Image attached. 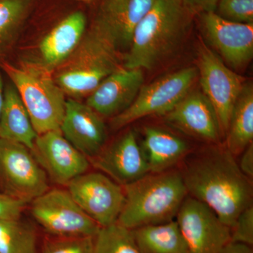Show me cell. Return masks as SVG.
<instances>
[{
    "label": "cell",
    "instance_id": "obj_1",
    "mask_svg": "<svg viewBox=\"0 0 253 253\" xmlns=\"http://www.w3.org/2000/svg\"><path fill=\"white\" fill-rule=\"evenodd\" d=\"M186 158L180 173L188 194L231 229L239 214L253 205V181L226 148H210Z\"/></svg>",
    "mask_w": 253,
    "mask_h": 253
},
{
    "label": "cell",
    "instance_id": "obj_2",
    "mask_svg": "<svg viewBox=\"0 0 253 253\" xmlns=\"http://www.w3.org/2000/svg\"><path fill=\"white\" fill-rule=\"evenodd\" d=\"M194 16L181 0H155L133 33L124 67H156L180 44Z\"/></svg>",
    "mask_w": 253,
    "mask_h": 253
},
{
    "label": "cell",
    "instance_id": "obj_3",
    "mask_svg": "<svg viewBox=\"0 0 253 253\" xmlns=\"http://www.w3.org/2000/svg\"><path fill=\"white\" fill-rule=\"evenodd\" d=\"M118 48L112 33L94 18L76 49L54 71L55 81L71 99L87 96L121 67Z\"/></svg>",
    "mask_w": 253,
    "mask_h": 253
},
{
    "label": "cell",
    "instance_id": "obj_4",
    "mask_svg": "<svg viewBox=\"0 0 253 253\" xmlns=\"http://www.w3.org/2000/svg\"><path fill=\"white\" fill-rule=\"evenodd\" d=\"M123 189L117 223L130 230L173 220L188 194L181 173L170 169L149 173Z\"/></svg>",
    "mask_w": 253,
    "mask_h": 253
},
{
    "label": "cell",
    "instance_id": "obj_5",
    "mask_svg": "<svg viewBox=\"0 0 253 253\" xmlns=\"http://www.w3.org/2000/svg\"><path fill=\"white\" fill-rule=\"evenodd\" d=\"M0 68L17 89L38 135L60 130L66 100L52 72L39 61H21L18 65L2 61Z\"/></svg>",
    "mask_w": 253,
    "mask_h": 253
},
{
    "label": "cell",
    "instance_id": "obj_6",
    "mask_svg": "<svg viewBox=\"0 0 253 253\" xmlns=\"http://www.w3.org/2000/svg\"><path fill=\"white\" fill-rule=\"evenodd\" d=\"M197 76V68L188 67L143 85L132 104L112 118L111 127L118 130L146 116H164L189 94Z\"/></svg>",
    "mask_w": 253,
    "mask_h": 253
},
{
    "label": "cell",
    "instance_id": "obj_7",
    "mask_svg": "<svg viewBox=\"0 0 253 253\" xmlns=\"http://www.w3.org/2000/svg\"><path fill=\"white\" fill-rule=\"evenodd\" d=\"M49 189V179L31 150L0 139V191L28 204Z\"/></svg>",
    "mask_w": 253,
    "mask_h": 253
},
{
    "label": "cell",
    "instance_id": "obj_8",
    "mask_svg": "<svg viewBox=\"0 0 253 253\" xmlns=\"http://www.w3.org/2000/svg\"><path fill=\"white\" fill-rule=\"evenodd\" d=\"M31 213L46 234L95 237L101 227L76 204L67 189H49L31 203Z\"/></svg>",
    "mask_w": 253,
    "mask_h": 253
},
{
    "label": "cell",
    "instance_id": "obj_9",
    "mask_svg": "<svg viewBox=\"0 0 253 253\" xmlns=\"http://www.w3.org/2000/svg\"><path fill=\"white\" fill-rule=\"evenodd\" d=\"M198 67L203 94L214 108L221 134L225 136L234 105L246 84L244 78L205 44L199 46Z\"/></svg>",
    "mask_w": 253,
    "mask_h": 253
},
{
    "label": "cell",
    "instance_id": "obj_10",
    "mask_svg": "<svg viewBox=\"0 0 253 253\" xmlns=\"http://www.w3.org/2000/svg\"><path fill=\"white\" fill-rule=\"evenodd\" d=\"M66 186L76 204L100 227L117 223L125 203L123 186L101 172L84 173Z\"/></svg>",
    "mask_w": 253,
    "mask_h": 253
},
{
    "label": "cell",
    "instance_id": "obj_11",
    "mask_svg": "<svg viewBox=\"0 0 253 253\" xmlns=\"http://www.w3.org/2000/svg\"><path fill=\"white\" fill-rule=\"evenodd\" d=\"M176 218L189 253H219L231 241V228L212 210L191 196H186Z\"/></svg>",
    "mask_w": 253,
    "mask_h": 253
},
{
    "label": "cell",
    "instance_id": "obj_12",
    "mask_svg": "<svg viewBox=\"0 0 253 253\" xmlns=\"http://www.w3.org/2000/svg\"><path fill=\"white\" fill-rule=\"evenodd\" d=\"M31 151L48 179L58 185L67 186L90 167L89 159L63 136L61 130L37 136Z\"/></svg>",
    "mask_w": 253,
    "mask_h": 253
},
{
    "label": "cell",
    "instance_id": "obj_13",
    "mask_svg": "<svg viewBox=\"0 0 253 253\" xmlns=\"http://www.w3.org/2000/svg\"><path fill=\"white\" fill-rule=\"evenodd\" d=\"M199 16L208 41L231 67L239 70L249 64L253 56V23L232 22L215 12Z\"/></svg>",
    "mask_w": 253,
    "mask_h": 253
},
{
    "label": "cell",
    "instance_id": "obj_14",
    "mask_svg": "<svg viewBox=\"0 0 253 253\" xmlns=\"http://www.w3.org/2000/svg\"><path fill=\"white\" fill-rule=\"evenodd\" d=\"M89 161L100 172L122 186L150 173L144 151L132 130L126 131Z\"/></svg>",
    "mask_w": 253,
    "mask_h": 253
},
{
    "label": "cell",
    "instance_id": "obj_15",
    "mask_svg": "<svg viewBox=\"0 0 253 253\" xmlns=\"http://www.w3.org/2000/svg\"><path fill=\"white\" fill-rule=\"evenodd\" d=\"M60 130L89 160L102 151L107 137L102 117L88 105L71 98L66 100Z\"/></svg>",
    "mask_w": 253,
    "mask_h": 253
},
{
    "label": "cell",
    "instance_id": "obj_16",
    "mask_svg": "<svg viewBox=\"0 0 253 253\" xmlns=\"http://www.w3.org/2000/svg\"><path fill=\"white\" fill-rule=\"evenodd\" d=\"M144 81L142 69L120 67L88 95L86 104L101 117H115L132 104Z\"/></svg>",
    "mask_w": 253,
    "mask_h": 253
},
{
    "label": "cell",
    "instance_id": "obj_17",
    "mask_svg": "<svg viewBox=\"0 0 253 253\" xmlns=\"http://www.w3.org/2000/svg\"><path fill=\"white\" fill-rule=\"evenodd\" d=\"M163 116L170 126L200 140L217 144L222 136L214 108L199 91L186 95Z\"/></svg>",
    "mask_w": 253,
    "mask_h": 253
},
{
    "label": "cell",
    "instance_id": "obj_18",
    "mask_svg": "<svg viewBox=\"0 0 253 253\" xmlns=\"http://www.w3.org/2000/svg\"><path fill=\"white\" fill-rule=\"evenodd\" d=\"M86 24V15L81 10L62 18L40 43L39 62L54 72L76 49L85 33Z\"/></svg>",
    "mask_w": 253,
    "mask_h": 253
},
{
    "label": "cell",
    "instance_id": "obj_19",
    "mask_svg": "<svg viewBox=\"0 0 253 253\" xmlns=\"http://www.w3.org/2000/svg\"><path fill=\"white\" fill-rule=\"evenodd\" d=\"M155 0H101L95 19L112 33L120 46H129L133 33Z\"/></svg>",
    "mask_w": 253,
    "mask_h": 253
},
{
    "label": "cell",
    "instance_id": "obj_20",
    "mask_svg": "<svg viewBox=\"0 0 253 253\" xmlns=\"http://www.w3.org/2000/svg\"><path fill=\"white\" fill-rule=\"evenodd\" d=\"M189 149L185 141L162 128L150 126L144 128L142 149L150 173L169 170L188 156Z\"/></svg>",
    "mask_w": 253,
    "mask_h": 253
},
{
    "label": "cell",
    "instance_id": "obj_21",
    "mask_svg": "<svg viewBox=\"0 0 253 253\" xmlns=\"http://www.w3.org/2000/svg\"><path fill=\"white\" fill-rule=\"evenodd\" d=\"M38 136L17 89L9 83L4 88L0 115V139L19 143L31 150Z\"/></svg>",
    "mask_w": 253,
    "mask_h": 253
},
{
    "label": "cell",
    "instance_id": "obj_22",
    "mask_svg": "<svg viewBox=\"0 0 253 253\" xmlns=\"http://www.w3.org/2000/svg\"><path fill=\"white\" fill-rule=\"evenodd\" d=\"M226 149L238 156L253 142V87L246 83L236 100L226 131Z\"/></svg>",
    "mask_w": 253,
    "mask_h": 253
},
{
    "label": "cell",
    "instance_id": "obj_23",
    "mask_svg": "<svg viewBox=\"0 0 253 253\" xmlns=\"http://www.w3.org/2000/svg\"><path fill=\"white\" fill-rule=\"evenodd\" d=\"M140 253H189L176 220L132 230Z\"/></svg>",
    "mask_w": 253,
    "mask_h": 253
},
{
    "label": "cell",
    "instance_id": "obj_24",
    "mask_svg": "<svg viewBox=\"0 0 253 253\" xmlns=\"http://www.w3.org/2000/svg\"><path fill=\"white\" fill-rule=\"evenodd\" d=\"M32 8L33 0H0V60L16 44Z\"/></svg>",
    "mask_w": 253,
    "mask_h": 253
},
{
    "label": "cell",
    "instance_id": "obj_25",
    "mask_svg": "<svg viewBox=\"0 0 253 253\" xmlns=\"http://www.w3.org/2000/svg\"><path fill=\"white\" fill-rule=\"evenodd\" d=\"M39 236L21 218L0 220V253H39Z\"/></svg>",
    "mask_w": 253,
    "mask_h": 253
},
{
    "label": "cell",
    "instance_id": "obj_26",
    "mask_svg": "<svg viewBox=\"0 0 253 253\" xmlns=\"http://www.w3.org/2000/svg\"><path fill=\"white\" fill-rule=\"evenodd\" d=\"M94 253H140L132 230L116 223L101 227L94 237Z\"/></svg>",
    "mask_w": 253,
    "mask_h": 253
},
{
    "label": "cell",
    "instance_id": "obj_27",
    "mask_svg": "<svg viewBox=\"0 0 253 253\" xmlns=\"http://www.w3.org/2000/svg\"><path fill=\"white\" fill-rule=\"evenodd\" d=\"M94 237H63L46 234L40 244L39 253H94Z\"/></svg>",
    "mask_w": 253,
    "mask_h": 253
},
{
    "label": "cell",
    "instance_id": "obj_28",
    "mask_svg": "<svg viewBox=\"0 0 253 253\" xmlns=\"http://www.w3.org/2000/svg\"><path fill=\"white\" fill-rule=\"evenodd\" d=\"M214 12L232 22L253 23V0H219Z\"/></svg>",
    "mask_w": 253,
    "mask_h": 253
},
{
    "label": "cell",
    "instance_id": "obj_29",
    "mask_svg": "<svg viewBox=\"0 0 253 253\" xmlns=\"http://www.w3.org/2000/svg\"><path fill=\"white\" fill-rule=\"evenodd\" d=\"M231 241L253 245V207L244 210L236 219L231 229Z\"/></svg>",
    "mask_w": 253,
    "mask_h": 253
},
{
    "label": "cell",
    "instance_id": "obj_30",
    "mask_svg": "<svg viewBox=\"0 0 253 253\" xmlns=\"http://www.w3.org/2000/svg\"><path fill=\"white\" fill-rule=\"evenodd\" d=\"M26 205L0 191V220L21 218Z\"/></svg>",
    "mask_w": 253,
    "mask_h": 253
},
{
    "label": "cell",
    "instance_id": "obj_31",
    "mask_svg": "<svg viewBox=\"0 0 253 253\" xmlns=\"http://www.w3.org/2000/svg\"><path fill=\"white\" fill-rule=\"evenodd\" d=\"M194 15L214 12L219 0H181Z\"/></svg>",
    "mask_w": 253,
    "mask_h": 253
},
{
    "label": "cell",
    "instance_id": "obj_32",
    "mask_svg": "<svg viewBox=\"0 0 253 253\" xmlns=\"http://www.w3.org/2000/svg\"><path fill=\"white\" fill-rule=\"evenodd\" d=\"M239 167L241 172L249 177L251 180L253 179V142L241 154Z\"/></svg>",
    "mask_w": 253,
    "mask_h": 253
},
{
    "label": "cell",
    "instance_id": "obj_33",
    "mask_svg": "<svg viewBox=\"0 0 253 253\" xmlns=\"http://www.w3.org/2000/svg\"><path fill=\"white\" fill-rule=\"evenodd\" d=\"M219 253H253V251L252 246L249 245L230 241Z\"/></svg>",
    "mask_w": 253,
    "mask_h": 253
},
{
    "label": "cell",
    "instance_id": "obj_34",
    "mask_svg": "<svg viewBox=\"0 0 253 253\" xmlns=\"http://www.w3.org/2000/svg\"><path fill=\"white\" fill-rule=\"evenodd\" d=\"M4 88L3 86L2 77H1V68H0V115L4 104Z\"/></svg>",
    "mask_w": 253,
    "mask_h": 253
},
{
    "label": "cell",
    "instance_id": "obj_35",
    "mask_svg": "<svg viewBox=\"0 0 253 253\" xmlns=\"http://www.w3.org/2000/svg\"><path fill=\"white\" fill-rule=\"evenodd\" d=\"M81 1H87V0H81Z\"/></svg>",
    "mask_w": 253,
    "mask_h": 253
}]
</instances>
